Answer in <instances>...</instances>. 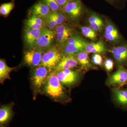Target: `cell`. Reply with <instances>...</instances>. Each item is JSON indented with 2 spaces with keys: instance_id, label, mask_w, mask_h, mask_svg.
Wrapping results in <instances>:
<instances>
[{
  "instance_id": "obj_1",
  "label": "cell",
  "mask_w": 127,
  "mask_h": 127,
  "mask_svg": "<svg viewBox=\"0 0 127 127\" xmlns=\"http://www.w3.org/2000/svg\"><path fill=\"white\" fill-rule=\"evenodd\" d=\"M41 94L60 103L67 102L70 100L65 89L58 78L55 71L53 70L49 74Z\"/></svg>"
},
{
  "instance_id": "obj_2",
  "label": "cell",
  "mask_w": 127,
  "mask_h": 127,
  "mask_svg": "<svg viewBox=\"0 0 127 127\" xmlns=\"http://www.w3.org/2000/svg\"><path fill=\"white\" fill-rule=\"evenodd\" d=\"M52 71L42 65L37 66L31 69L30 84L34 100H35L37 95L41 94L48 76Z\"/></svg>"
},
{
  "instance_id": "obj_3",
  "label": "cell",
  "mask_w": 127,
  "mask_h": 127,
  "mask_svg": "<svg viewBox=\"0 0 127 127\" xmlns=\"http://www.w3.org/2000/svg\"><path fill=\"white\" fill-rule=\"evenodd\" d=\"M63 54L56 46L45 51L42 55L40 65H42L53 70L59 63Z\"/></svg>"
},
{
  "instance_id": "obj_4",
  "label": "cell",
  "mask_w": 127,
  "mask_h": 127,
  "mask_svg": "<svg viewBox=\"0 0 127 127\" xmlns=\"http://www.w3.org/2000/svg\"><path fill=\"white\" fill-rule=\"evenodd\" d=\"M86 42L78 36H72L62 47L63 55L75 56L81 52H84Z\"/></svg>"
},
{
  "instance_id": "obj_5",
  "label": "cell",
  "mask_w": 127,
  "mask_h": 127,
  "mask_svg": "<svg viewBox=\"0 0 127 127\" xmlns=\"http://www.w3.org/2000/svg\"><path fill=\"white\" fill-rule=\"evenodd\" d=\"M45 51L37 48H30L24 53L23 63L31 69L40 65Z\"/></svg>"
},
{
  "instance_id": "obj_6",
  "label": "cell",
  "mask_w": 127,
  "mask_h": 127,
  "mask_svg": "<svg viewBox=\"0 0 127 127\" xmlns=\"http://www.w3.org/2000/svg\"><path fill=\"white\" fill-rule=\"evenodd\" d=\"M85 10V7L81 0H72L62 9V11L66 16L72 20L81 17Z\"/></svg>"
},
{
  "instance_id": "obj_7",
  "label": "cell",
  "mask_w": 127,
  "mask_h": 127,
  "mask_svg": "<svg viewBox=\"0 0 127 127\" xmlns=\"http://www.w3.org/2000/svg\"><path fill=\"white\" fill-rule=\"evenodd\" d=\"M55 38V30H50L47 27L44 28L42 30L35 48L45 51L52 46V43Z\"/></svg>"
},
{
  "instance_id": "obj_8",
  "label": "cell",
  "mask_w": 127,
  "mask_h": 127,
  "mask_svg": "<svg viewBox=\"0 0 127 127\" xmlns=\"http://www.w3.org/2000/svg\"><path fill=\"white\" fill-rule=\"evenodd\" d=\"M56 72L57 77L62 84L63 86L68 87L70 88L76 85L80 79L79 72L72 69Z\"/></svg>"
},
{
  "instance_id": "obj_9",
  "label": "cell",
  "mask_w": 127,
  "mask_h": 127,
  "mask_svg": "<svg viewBox=\"0 0 127 127\" xmlns=\"http://www.w3.org/2000/svg\"><path fill=\"white\" fill-rule=\"evenodd\" d=\"M78 64L76 56L63 55L61 59L53 71L58 72L72 69L77 66Z\"/></svg>"
},
{
  "instance_id": "obj_10",
  "label": "cell",
  "mask_w": 127,
  "mask_h": 127,
  "mask_svg": "<svg viewBox=\"0 0 127 127\" xmlns=\"http://www.w3.org/2000/svg\"><path fill=\"white\" fill-rule=\"evenodd\" d=\"M55 30L57 42L59 46L62 47L72 36V30L68 26L64 24L58 27Z\"/></svg>"
},
{
  "instance_id": "obj_11",
  "label": "cell",
  "mask_w": 127,
  "mask_h": 127,
  "mask_svg": "<svg viewBox=\"0 0 127 127\" xmlns=\"http://www.w3.org/2000/svg\"><path fill=\"white\" fill-rule=\"evenodd\" d=\"M51 11L50 8L41 0H40L30 8L29 14L30 16H35L45 18Z\"/></svg>"
},
{
  "instance_id": "obj_12",
  "label": "cell",
  "mask_w": 127,
  "mask_h": 127,
  "mask_svg": "<svg viewBox=\"0 0 127 127\" xmlns=\"http://www.w3.org/2000/svg\"><path fill=\"white\" fill-rule=\"evenodd\" d=\"M127 82V70L120 67L117 71L109 77L108 83L110 86H122Z\"/></svg>"
},
{
  "instance_id": "obj_13",
  "label": "cell",
  "mask_w": 127,
  "mask_h": 127,
  "mask_svg": "<svg viewBox=\"0 0 127 127\" xmlns=\"http://www.w3.org/2000/svg\"><path fill=\"white\" fill-rule=\"evenodd\" d=\"M42 30L26 28L24 32L25 42L30 48H34L37 41L40 35Z\"/></svg>"
},
{
  "instance_id": "obj_14",
  "label": "cell",
  "mask_w": 127,
  "mask_h": 127,
  "mask_svg": "<svg viewBox=\"0 0 127 127\" xmlns=\"http://www.w3.org/2000/svg\"><path fill=\"white\" fill-rule=\"evenodd\" d=\"M14 103L2 105L0 108V124L1 126L5 125L11 119L13 116Z\"/></svg>"
},
{
  "instance_id": "obj_15",
  "label": "cell",
  "mask_w": 127,
  "mask_h": 127,
  "mask_svg": "<svg viewBox=\"0 0 127 127\" xmlns=\"http://www.w3.org/2000/svg\"><path fill=\"white\" fill-rule=\"evenodd\" d=\"M111 52L118 62L120 63L127 62V45L113 48L111 50Z\"/></svg>"
},
{
  "instance_id": "obj_16",
  "label": "cell",
  "mask_w": 127,
  "mask_h": 127,
  "mask_svg": "<svg viewBox=\"0 0 127 127\" xmlns=\"http://www.w3.org/2000/svg\"><path fill=\"white\" fill-rule=\"evenodd\" d=\"M106 47L101 41L97 42H86L84 52L88 53H103L106 51Z\"/></svg>"
},
{
  "instance_id": "obj_17",
  "label": "cell",
  "mask_w": 127,
  "mask_h": 127,
  "mask_svg": "<svg viewBox=\"0 0 127 127\" xmlns=\"http://www.w3.org/2000/svg\"><path fill=\"white\" fill-rule=\"evenodd\" d=\"M26 28L42 30L46 27L44 18L35 16H31L25 23Z\"/></svg>"
},
{
  "instance_id": "obj_18",
  "label": "cell",
  "mask_w": 127,
  "mask_h": 127,
  "mask_svg": "<svg viewBox=\"0 0 127 127\" xmlns=\"http://www.w3.org/2000/svg\"><path fill=\"white\" fill-rule=\"evenodd\" d=\"M104 36L111 42H117L120 39V36L117 28L112 23H108L105 28Z\"/></svg>"
},
{
  "instance_id": "obj_19",
  "label": "cell",
  "mask_w": 127,
  "mask_h": 127,
  "mask_svg": "<svg viewBox=\"0 0 127 127\" xmlns=\"http://www.w3.org/2000/svg\"><path fill=\"white\" fill-rule=\"evenodd\" d=\"M15 67L8 66L4 60L0 59V82L3 83L7 79H10V73L15 70Z\"/></svg>"
},
{
  "instance_id": "obj_20",
  "label": "cell",
  "mask_w": 127,
  "mask_h": 127,
  "mask_svg": "<svg viewBox=\"0 0 127 127\" xmlns=\"http://www.w3.org/2000/svg\"><path fill=\"white\" fill-rule=\"evenodd\" d=\"M88 21L91 28L95 31H98L102 29L103 22L98 14L95 12H92L89 17Z\"/></svg>"
},
{
  "instance_id": "obj_21",
  "label": "cell",
  "mask_w": 127,
  "mask_h": 127,
  "mask_svg": "<svg viewBox=\"0 0 127 127\" xmlns=\"http://www.w3.org/2000/svg\"><path fill=\"white\" fill-rule=\"evenodd\" d=\"M78 64L82 67L84 69L93 68V65L91 64L89 59L88 53L85 52H81L76 55Z\"/></svg>"
},
{
  "instance_id": "obj_22",
  "label": "cell",
  "mask_w": 127,
  "mask_h": 127,
  "mask_svg": "<svg viewBox=\"0 0 127 127\" xmlns=\"http://www.w3.org/2000/svg\"><path fill=\"white\" fill-rule=\"evenodd\" d=\"M114 94L118 102L123 106H127V89H115Z\"/></svg>"
},
{
  "instance_id": "obj_23",
  "label": "cell",
  "mask_w": 127,
  "mask_h": 127,
  "mask_svg": "<svg viewBox=\"0 0 127 127\" xmlns=\"http://www.w3.org/2000/svg\"><path fill=\"white\" fill-rule=\"evenodd\" d=\"M14 1L3 3L0 6V14L3 16H7L15 7Z\"/></svg>"
},
{
  "instance_id": "obj_24",
  "label": "cell",
  "mask_w": 127,
  "mask_h": 127,
  "mask_svg": "<svg viewBox=\"0 0 127 127\" xmlns=\"http://www.w3.org/2000/svg\"><path fill=\"white\" fill-rule=\"evenodd\" d=\"M44 19L46 26L50 30H55L58 26L56 19L53 15L52 11Z\"/></svg>"
},
{
  "instance_id": "obj_25",
  "label": "cell",
  "mask_w": 127,
  "mask_h": 127,
  "mask_svg": "<svg viewBox=\"0 0 127 127\" xmlns=\"http://www.w3.org/2000/svg\"><path fill=\"white\" fill-rule=\"evenodd\" d=\"M82 33L83 35L92 40L95 41L96 39L97 35L96 31L91 27H83L81 28Z\"/></svg>"
},
{
  "instance_id": "obj_26",
  "label": "cell",
  "mask_w": 127,
  "mask_h": 127,
  "mask_svg": "<svg viewBox=\"0 0 127 127\" xmlns=\"http://www.w3.org/2000/svg\"><path fill=\"white\" fill-rule=\"evenodd\" d=\"M50 8L52 11H62L61 7L58 4L56 0H41Z\"/></svg>"
},
{
  "instance_id": "obj_27",
  "label": "cell",
  "mask_w": 127,
  "mask_h": 127,
  "mask_svg": "<svg viewBox=\"0 0 127 127\" xmlns=\"http://www.w3.org/2000/svg\"><path fill=\"white\" fill-rule=\"evenodd\" d=\"M53 15L55 17L58 26L63 25L65 20L66 16L62 11H52Z\"/></svg>"
},
{
  "instance_id": "obj_28",
  "label": "cell",
  "mask_w": 127,
  "mask_h": 127,
  "mask_svg": "<svg viewBox=\"0 0 127 127\" xmlns=\"http://www.w3.org/2000/svg\"><path fill=\"white\" fill-rule=\"evenodd\" d=\"M92 61L95 65L99 66H101L102 65V57L98 53H94L92 56Z\"/></svg>"
},
{
  "instance_id": "obj_29",
  "label": "cell",
  "mask_w": 127,
  "mask_h": 127,
  "mask_svg": "<svg viewBox=\"0 0 127 127\" xmlns=\"http://www.w3.org/2000/svg\"><path fill=\"white\" fill-rule=\"evenodd\" d=\"M104 65L106 70L108 72L111 71L113 68V61L110 59H106L104 61Z\"/></svg>"
},
{
  "instance_id": "obj_30",
  "label": "cell",
  "mask_w": 127,
  "mask_h": 127,
  "mask_svg": "<svg viewBox=\"0 0 127 127\" xmlns=\"http://www.w3.org/2000/svg\"><path fill=\"white\" fill-rule=\"evenodd\" d=\"M72 0H56L58 4L59 5L62 9L68 2Z\"/></svg>"
},
{
  "instance_id": "obj_31",
  "label": "cell",
  "mask_w": 127,
  "mask_h": 127,
  "mask_svg": "<svg viewBox=\"0 0 127 127\" xmlns=\"http://www.w3.org/2000/svg\"><path fill=\"white\" fill-rule=\"evenodd\" d=\"M107 1H108L110 3L113 4V3H115L116 1H118L119 0H106Z\"/></svg>"
}]
</instances>
